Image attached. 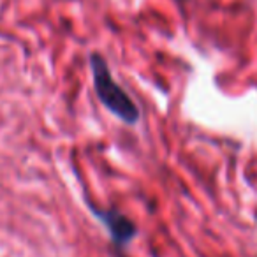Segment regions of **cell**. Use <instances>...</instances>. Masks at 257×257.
<instances>
[{"mask_svg": "<svg viewBox=\"0 0 257 257\" xmlns=\"http://www.w3.org/2000/svg\"><path fill=\"white\" fill-rule=\"evenodd\" d=\"M90 65H92V74H93V86H95V93L99 100L111 111L116 114L121 121L128 125L138 123L140 120V111H138L136 104L131 100V97L123 92L118 83L111 78L107 64L100 55H92L90 58Z\"/></svg>", "mask_w": 257, "mask_h": 257, "instance_id": "1", "label": "cell"}, {"mask_svg": "<svg viewBox=\"0 0 257 257\" xmlns=\"http://www.w3.org/2000/svg\"><path fill=\"white\" fill-rule=\"evenodd\" d=\"M97 217L106 224V227L109 229L111 236H113L114 243L118 246H123L125 243H128L136 234V227L131 220H128L125 215L118 213V211L111 210V211H97Z\"/></svg>", "mask_w": 257, "mask_h": 257, "instance_id": "2", "label": "cell"}]
</instances>
